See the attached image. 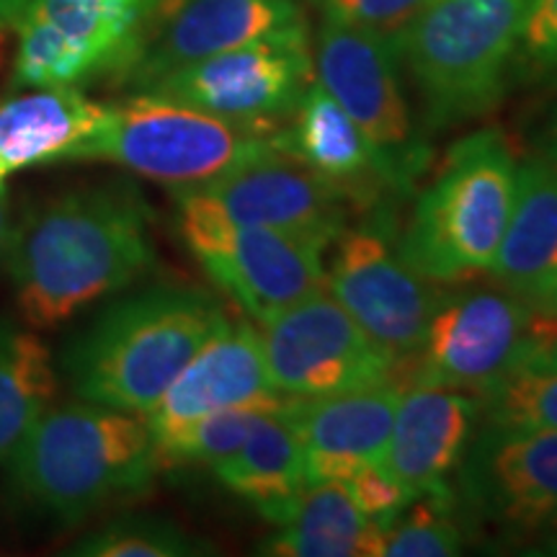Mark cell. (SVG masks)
<instances>
[{
	"label": "cell",
	"instance_id": "18",
	"mask_svg": "<svg viewBox=\"0 0 557 557\" xmlns=\"http://www.w3.org/2000/svg\"><path fill=\"white\" fill-rule=\"evenodd\" d=\"M478 398L462 389L403 387L382 465L410 498L447 496L478 426Z\"/></svg>",
	"mask_w": 557,
	"mask_h": 557
},
{
	"label": "cell",
	"instance_id": "11",
	"mask_svg": "<svg viewBox=\"0 0 557 557\" xmlns=\"http://www.w3.org/2000/svg\"><path fill=\"white\" fill-rule=\"evenodd\" d=\"M312 83L315 65L308 29H302L212 54L137 94H156L222 120L276 132L292 120Z\"/></svg>",
	"mask_w": 557,
	"mask_h": 557
},
{
	"label": "cell",
	"instance_id": "4",
	"mask_svg": "<svg viewBox=\"0 0 557 557\" xmlns=\"http://www.w3.org/2000/svg\"><path fill=\"white\" fill-rule=\"evenodd\" d=\"M519 184V160L498 127L470 132L447 150L418 194L398 250L426 282L451 284L491 271Z\"/></svg>",
	"mask_w": 557,
	"mask_h": 557
},
{
	"label": "cell",
	"instance_id": "37",
	"mask_svg": "<svg viewBox=\"0 0 557 557\" xmlns=\"http://www.w3.org/2000/svg\"><path fill=\"white\" fill-rule=\"evenodd\" d=\"M542 312H545V315H549V318H555V320H557V292H555V297L549 299V302L545 305V308H542Z\"/></svg>",
	"mask_w": 557,
	"mask_h": 557
},
{
	"label": "cell",
	"instance_id": "27",
	"mask_svg": "<svg viewBox=\"0 0 557 557\" xmlns=\"http://www.w3.org/2000/svg\"><path fill=\"white\" fill-rule=\"evenodd\" d=\"M207 553L205 540L194 537L171 519L145 513L111 519L67 549V555L78 557H194Z\"/></svg>",
	"mask_w": 557,
	"mask_h": 557
},
{
	"label": "cell",
	"instance_id": "32",
	"mask_svg": "<svg viewBox=\"0 0 557 557\" xmlns=\"http://www.w3.org/2000/svg\"><path fill=\"white\" fill-rule=\"evenodd\" d=\"M517 58L529 73L557 75V0H529Z\"/></svg>",
	"mask_w": 557,
	"mask_h": 557
},
{
	"label": "cell",
	"instance_id": "5",
	"mask_svg": "<svg viewBox=\"0 0 557 557\" xmlns=\"http://www.w3.org/2000/svg\"><path fill=\"white\" fill-rule=\"evenodd\" d=\"M271 156H284L278 129L248 127L189 103L137 94L109 107L99 127L75 143L60 163H114L173 191Z\"/></svg>",
	"mask_w": 557,
	"mask_h": 557
},
{
	"label": "cell",
	"instance_id": "6",
	"mask_svg": "<svg viewBox=\"0 0 557 557\" xmlns=\"http://www.w3.org/2000/svg\"><path fill=\"white\" fill-rule=\"evenodd\" d=\"M529 0H426L395 39L431 127L493 109L519 52Z\"/></svg>",
	"mask_w": 557,
	"mask_h": 557
},
{
	"label": "cell",
	"instance_id": "22",
	"mask_svg": "<svg viewBox=\"0 0 557 557\" xmlns=\"http://www.w3.org/2000/svg\"><path fill=\"white\" fill-rule=\"evenodd\" d=\"M109 103L88 99L78 86L24 88L0 103V186L13 173L60 163L107 116Z\"/></svg>",
	"mask_w": 557,
	"mask_h": 557
},
{
	"label": "cell",
	"instance_id": "1",
	"mask_svg": "<svg viewBox=\"0 0 557 557\" xmlns=\"http://www.w3.org/2000/svg\"><path fill=\"white\" fill-rule=\"evenodd\" d=\"M156 263L152 209L114 181L47 197L16 218L5 256L21 315L54 329L96 299L129 287Z\"/></svg>",
	"mask_w": 557,
	"mask_h": 557
},
{
	"label": "cell",
	"instance_id": "10",
	"mask_svg": "<svg viewBox=\"0 0 557 557\" xmlns=\"http://www.w3.org/2000/svg\"><path fill=\"white\" fill-rule=\"evenodd\" d=\"M315 81L359 124L393 173L400 194L413 191L431 150L416 135L398 81V52L380 34L325 16L318 32Z\"/></svg>",
	"mask_w": 557,
	"mask_h": 557
},
{
	"label": "cell",
	"instance_id": "19",
	"mask_svg": "<svg viewBox=\"0 0 557 557\" xmlns=\"http://www.w3.org/2000/svg\"><path fill=\"white\" fill-rule=\"evenodd\" d=\"M400 393L403 387L393 382L357 393L284 403L282 410L299 438L310 483H344L364 465L382 462Z\"/></svg>",
	"mask_w": 557,
	"mask_h": 557
},
{
	"label": "cell",
	"instance_id": "17",
	"mask_svg": "<svg viewBox=\"0 0 557 557\" xmlns=\"http://www.w3.org/2000/svg\"><path fill=\"white\" fill-rule=\"evenodd\" d=\"M287 400L271 382L261 331L225 318L143 418L152 438H163L214 410L278 408Z\"/></svg>",
	"mask_w": 557,
	"mask_h": 557
},
{
	"label": "cell",
	"instance_id": "20",
	"mask_svg": "<svg viewBox=\"0 0 557 557\" xmlns=\"http://www.w3.org/2000/svg\"><path fill=\"white\" fill-rule=\"evenodd\" d=\"M282 152L315 173L348 205L374 207L382 191L400 194L387 163L359 124L315 81L289 124L278 129Z\"/></svg>",
	"mask_w": 557,
	"mask_h": 557
},
{
	"label": "cell",
	"instance_id": "2",
	"mask_svg": "<svg viewBox=\"0 0 557 557\" xmlns=\"http://www.w3.org/2000/svg\"><path fill=\"white\" fill-rule=\"evenodd\" d=\"M3 465L18 506L78 524L150 491L160 457L143 416L75 398L52 403Z\"/></svg>",
	"mask_w": 557,
	"mask_h": 557
},
{
	"label": "cell",
	"instance_id": "8",
	"mask_svg": "<svg viewBox=\"0 0 557 557\" xmlns=\"http://www.w3.org/2000/svg\"><path fill=\"white\" fill-rule=\"evenodd\" d=\"M173 199L181 238L201 269L259 325L325 289V248Z\"/></svg>",
	"mask_w": 557,
	"mask_h": 557
},
{
	"label": "cell",
	"instance_id": "24",
	"mask_svg": "<svg viewBox=\"0 0 557 557\" xmlns=\"http://www.w3.org/2000/svg\"><path fill=\"white\" fill-rule=\"evenodd\" d=\"M387 527L367 519L346 485L310 483L295 511L259 545L274 557H382Z\"/></svg>",
	"mask_w": 557,
	"mask_h": 557
},
{
	"label": "cell",
	"instance_id": "25",
	"mask_svg": "<svg viewBox=\"0 0 557 557\" xmlns=\"http://www.w3.org/2000/svg\"><path fill=\"white\" fill-rule=\"evenodd\" d=\"M58 385V364L45 341L24 325L0 320V462L52 406Z\"/></svg>",
	"mask_w": 557,
	"mask_h": 557
},
{
	"label": "cell",
	"instance_id": "36",
	"mask_svg": "<svg viewBox=\"0 0 557 557\" xmlns=\"http://www.w3.org/2000/svg\"><path fill=\"white\" fill-rule=\"evenodd\" d=\"M547 540H545V547L547 553H555L557 555V519L553 521V524H547Z\"/></svg>",
	"mask_w": 557,
	"mask_h": 557
},
{
	"label": "cell",
	"instance_id": "12",
	"mask_svg": "<svg viewBox=\"0 0 557 557\" xmlns=\"http://www.w3.org/2000/svg\"><path fill=\"white\" fill-rule=\"evenodd\" d=\"M387 218L344 227L333 243L325 289L400 369L416 357L442 292L403 261Z\"/></svg>",
	"mask_w": 557,
	"mask_h": 557
},
{
	"label": "cell",
	"instance_id": "31",
	"mask_svg": "<svg viewBox=\"0 0 557 557\" xmlns=\"http://www.w3.org/2000/svg\"><path fill=\"white\" fill-rule=\"evenodd\" d=\"M423 3L426 0H323V11L329 18L361 26L395 45Z\"/></svg>",
	"mask_w": 557,
	"mask_h": 557
},
{
	"label": "cell",
	"instance_id": "23",
	"mask_svg": "<svg viewBox=\"0 0 557 557\" xmlns=\"http://www.w3.org/2000/svg\"><path fill=\"white\" fill-rule=\"evenodd\" d=\"M212 470L233 496L274 527L295 511L310 485L302 447L282 406L263 410L246 444Z\"/></svg>",
	"mask_w": 557,
	"mask_h": 557
},
{
	"label": "cell",
	"instance_id": "26",
	"mask_svg": "<svg viewBox=\"0 0 557 557\" xmlns=\"http://www.w3.org/2000/svg\"><path fill=\"white\" fill-rule=\"evenodd\" d=\"M475 398L485 423L557 431V333L534 341L504 377Z\"/></svg>",
	"mask_w": 557,
	"mask_h": 557
},
{
	"label": "cell",
	"instance_id": "3",
	"mask_svg": "<svg viewBox=\"0 0 557 557\" xmlns=\"http://www.w3.org/2000/svg\"><path fill=\"white\" fill-rule=\"evenodd\" d=\"M225 318L201 289H143L109 305L70 341L58 367L78 400L145 416Z\"/></svg>",
	"mask_w": 557,
	"mask_h": 557
},
{
	"label": "cell",
	"instance_id": "14",
	"mask_svg": "<svg viewBox=\"0 0 557 557\" xmlns=\"http://www.w3.org/2000/svg\"><path fill=\"white\" fill-rule=\"evenodd\" d=\"M171 194L222 220L276 230L325 250L348 225V201L289 156L256 160Z\"/></svg>",
	"mask_w": 557,
	"mask_h": 557
},
{
	"label": "cell",
	"instance_id": "15",
	"mask_svg": "<svg viewBox=\"0 0 557 557\" xmlns=\"http://www.w3.org/2000/svg\"><path fill=\"white\" fill-rule=\"evenodd\" d=\"M302 29L295 0H160L122 81L145 90L212 54Z\"/></svg>",
	"mask_w": 557,
	"mask_h": 557
},
{
	"label": "cell",
	"instance_id": "30",
	"mask_svg": "<svg viewBox=\"0 0 557 557\" xmlns=\"http://www.w3.org/2000/svg\"><path fill=\"white\" fill-rule=\"evenodd\" d=\"M344 485L354 504L359 506V511L382 527L393 524L400 517L403 508L413 500L406 487L400 485V480L389 475L382 462L364 465L354 475H348Z\"/></svg>",
	"mask_w": 557,
	"mask_h": 557
},
{
	"label": "cell",
	"instance_id": "7",
	"mask_svg": "<svg viewBox=\"0 0 557 557\" xmlns=\"http://www.w3.org/2000/svg\"><path fill=\"white\" fill-rule=\"evenodd\" d=\"M549 333H557V320L506 289L442 295L421 348L400 369L398 385L480 395Z\"/></svg>",
	"mask_w": 557,
	"mask_h": 557
},
{
	"label": "cell",
	"instance_id": "33",
	"mask_svg": "<svg viewBox=\"0 0 557 557\" xmlns=\"http://www.w3.org/2000/svg\"><path fill=\"white\" fill-rule=\"evenodd\" d=\"M13 227H16V218H13L11 207V191L9 186H0V263H5L9 256L11 240H13Z\"/></svg>",
	"mask_w": 557,
	"mask_h": 557
},
{
	"label": "cell",
	"instance_id": "34",
	"mask_svg": "<svg viewBox=\"0 0 557 557\" xmlns=\"http://www.w3.org/2000/svg\"><path fill=\"white\" fill-rule=\"evenodd\" d=\"M29 5L32 0H0V29L16 26Z\"/></svg>",
	"mask_w": 557,
	"mask_h": 557
},
{
	"label": "cell",
	"instance_id": "16",
	"mask_svg": "<svg viewBox=\"0 0 557 557\" xmlns=\"http://www.w3.org/2000/svg\"><path fill=\"white\" fill-rule=\"evenodd\" d=\"M459 483L480 517L511 532L557 519V431L485 423L459 462Z\"/></svg>",
	"mask_w": 557,
	"mask_h": 557
},
{
	"label": "cell",
	"instance_id": "21",
	"mask_svg": "<svg viewBox=\"0 0 557 557\" xmlns=\"http://www.w3.org/2000/svg\"><path fill=\"white\" fill-rule=\"evenodd\" d=\"M487 274L529 305L542 308L557 292V169L545 158L519 163L517 199Z\"/></svg>",
	"mask_w": 557,
	"mask_h": 557
},
{
	"label": "cell",
	"instance_id": "35",
	"mask_svg": "<svg viewBox=\"0 0 557 557\" xmlns=\"http://www.w3.org/2000/svg\"><path fill=\"white\" fill-rule=\"evenodd\" d=\"M542 158H545L547 163H553L557 169V109H555L553 120H549L547 129H545V139H542Z\"/></svg>",
	"mask_w": 557,
	"mask_h": 557
},
{
	"label": "cell",
	"instance_id": "9",
	"mask_svg": "<svg viewBox=\"0 0 557 557\" xmlns=\"http://www.w3.org/2000/svg\"><path fill=\"white\" fill-rule=\"evenodd\" d=\"M160 0H32L16 24L13 86H78L122 75Z\"/></svg>",
	"mask_w": 557,
	"mask_h": 557
},
{
	"label": "cell",
	"instance_id": "13",
	"mask_svg": "<svg viewBox=\"0 0 557 557\" xmlns=\"http://www.w3.org/2000/svg\"><path fill=\"white\" fill-rule=\"evenodd\" d=\"M267 367L287 398L398 385V361L374 344L329 289L261 323Z\"/></svg>",
	"mask_w": 557,
	"mask_h": 557
},
{
	"label": "cell",
	"instance_id": "28",
	"mask_svg": "<svg viewBox=\"0 0 557 557\" xmlns=\"http://www.w3.org/2000/svg\"><path fill=\"white\" fill-rule=\"evenodd\" d=\"M263 410L269 408H225L214 413L199 416L173 431V434L156 438L160 468L176 465H207L218 468L222 459L235 455Z\"/></svg>",
	"mask_w": 557,
	"mask_h": 557
},
{
	"label": "cell",
	"instance_id": "29",
	"mask_svg": "<svg viewBox=\"0 0 557 557\" xmlns=\"http://www.w3.org/2000/svg\"><path fill=\"white\" fill-rule=\"evenodd\" d=\"M451 493L410 500L400 517L387 527L382 555L451 557L462 553V527L451 517Z\"/></svg>",
	"mask_w": 557,
	"mask_h": 557
}]
</instances>
